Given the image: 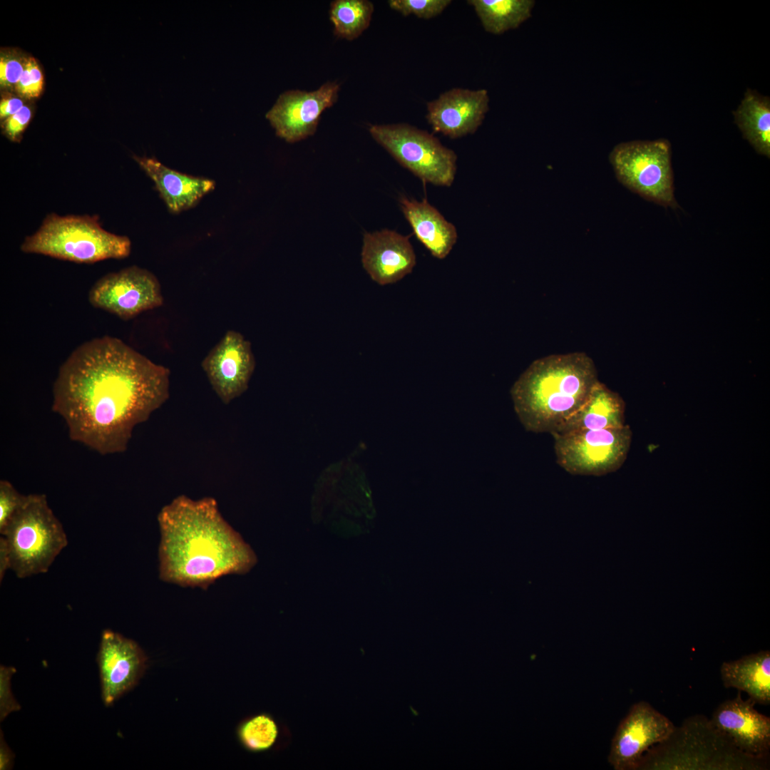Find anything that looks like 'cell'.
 Returning <instances> with one entry per match:
<instances>
[{"mask_svg":"<svg viewBox=\"0 0 770 770\" xmlns=\"http://www.w3.org/2000/svg\"><path fill=\"white\" fill-rule=\"evenodd\" d=\"M201 366L214 391L227 405L248 388L255 367L251 344L240 332L229 330Z\"/></svg>","mask_w":770,"mask_h":770,"instance_id":"11","label":"cell"},{"mask_svg":"<svg viewBox=\"0 0 770 770\" xmlns=\"http://www.w3.org/2000/svg\"><path fill=\"white\" fill-rule=\"evenodd\" d=\"M625 408L620 395L599 381L582 406L553 433L622 427Z\"/></svg>","mask_w":770,"mask_h":770,"instance_id":"19","label":"cell"},{"mask_svg":"<svg viewBox=\"0 0 770 770\" xmlns=\"http://www.w3.org/2000/svg\"><path fill=\"white\" fill-rule=\"evenodd\" d=\"M733 115L744 138L749 141L758 153L769 158V98L747 89Z\"/></svg>","mask_w":770,"mask_h":770,"instance_id":"21","label":"cell"},{"mask_svg":"<svg viewBox=\"0 0 770 770\" xmlns=\"http://www.w3.org/2000/svg\"><path fill=\"white\" fill-rule=\"evenodd\" d=\"M610 162L618 180L641 197L675 208L669 143L632 140L614 147Z\"/></svg>","mask_w":770,"mask_h":770,"instance_id":"6","label":"cell"},{"mask_svg":"<svg viewBox=\"0 0 770 770\" xmlns=\"http://www.w3.org/2000/svg\"><path fill=\"white\" fill-rule=\"evenodd\" d=\"M7 543L11 569L19 578L46 573L67 545L62 524L44 494H29L0 532Z\"/></svg>","mask_w":770,"mask_h":770,"instance_id":"5","label":"cell"},{"mask_svg":"<svg viewBox=\"0 0 770 770\" xmlns=\"http://www.w3.org/2000/svg\"><path fill=\"white\" fill-rule=\"evenodd\" d=\"M43 86V75L41 68L33 57L27 58L24 70L18 81L15 91L26 99L38 98Z\"/></svg>","mask_w":770,"mask_h":770,"instance_id":"27","label":"cell"},{"mask_svg":"<svg viewBox=\"0 0 770 770\" xmlns=\"http://www.w3.org/2000/svg\"><path fill=\"white\" fill-rule=\"evenodd\" d=\"M0 735V770L11 769L15 756L6 744L1 731Z\"/></svg>","mask_w":770,"mask_h":770,"instance_id":"32","label":"cell"},{"mask_svg":"<svg viewBox=\"0 0 770 770\" xmlns=\"http://www.w3.org/2000/svg\"><path fill=\"white\" fill-rule=\"evenodd\" d=\"M97 662L101 698L106 707L133 689L147 666V657L133 640L111 630L101 635Z\"/></svg>","mask_w":770,"mask_h":770,"instance_id":"13","label":"cell"},{"mask_svg":"<svg viewBox=\"0 0 770 770\" xmlns=\"http://www.w3.org/2000/svg\"><path fill=\"white\" fill-rule=\"evenodd\" d=\"M26 496L20 493L9 481H0V532L24 505Z\"/></svg>","mask_w":770,"mask_h":770,"instance_id":"28","label":"cell"},{"mask_svg":"<svg viewBox=\"0 0 770 770\" xmlns=\"http://www.w3.org/2000/svg\"><path fill=\"white\" fill-rule=\"evenodd\" d=\"M676 728L649 703L633 704L612 739L608 762L615 770L637 769L650 747L667 741Z\"/></svg>","mask_w":770,"mask_h":770,"instance_id":"10","label":"cell"},{"mask_svg":"<svg viewBox=\"0 0 770 770\" xmlns=\"http://www.w3.org/2000/svg\"><path fill=\"white\" fill-rule=\"evenodd\" d=\"M158 522L159 577L164 582L205 589L225 575L249 572L257 563L212 498L178 496L162 508Z\"/></svg>","mask_w":770,"mask_h":770,"instance_id":"2","label":"cell"},{"mask_svg":"<svg viewBox=\"0 0 770 770\" xmlns=\"http://www.w3.org/2000/svg\"><path fill=\"white\" fill-rule=\"evenodd\" d=\"M170 371L116 337L82 343L61 365L52 411L71 441L101 455L127 450L136 426L168 399Z\"/></svg>","mask_w":770,"mask_h":770,"instance_id":"1","label":"cell"},{"mask_svg":"<svg viewBox=\"0 0 770 770\" xmlns=\"http://www.w3.org/2000/svg\"><path fill=\"white\" fill-rule=\"evenodd\" d=\"M339 86L334 82L323 84L316 91L291 90L282 93L266 118L276 134L288 143H295L312 135L322 112L337 100Z\"/></svg>","mask_w":770,"mask_h":770,"instance_id":"12","label":"cell"},{"mask_svg":"<svg viewBox=\"0 0 770 770\" xmlns=\"http://www.w3.org/2000/svg\"><path fill=\"white\" fill-rule=\"evenodd\" d=\"M721 678L726 688L744 691L756 703L770 704V652L769 650L744 656L736 660L724 662L720 668Z\"/></svg>","mask_w":770,"mask_h":770,"instance_id":"20","label":"cell"},{"mask_svg":"<svg viewBox=\"0 0 770 770\" xmlns=\"http://www.w3.org/2000/svg\"><path fill=\"white\" fill-rule=\"evenodd\" d=\"M24 106V101L19 97L11 95L3 97L0 103L1 119L6 120L17 113Z\"/></svg>","mask_w":770,"mask_h":770,"instance_id":"31","label":"cell"},{"mask_svg":"<svg viewBox=\"0 0 770 770\" xmlns=\"http://www.w3.org/2000/svg\"><path fill=\"white\" fill-rule=\"evenodd\" d=\"M21 250L77 263L123 259L130 253L126 236L104 230L97 216L51 214L39 229L25 238Z\"/></svg>","mask_w":770,"mask_h":770,"instance_id":"4","label":"cell"},{"mask_svg":"<svg viewBox=\"0 0 770 770\" xmlns=\"http://www.w3.org/2000/svg\"><path fill=\"white\" fill-rule=\"evenodd\" d=\"M557 463L573 475L600 476L624 463L632 441L628 425L622 427L553 433Z\"/></svg>","mask_w":770,"mask_h":770,"instance_id":"8","label":"cell"},{"mask_svg":"<svg viewBox=\"0 0 770 770\" xmlns=\"http://www.w3.org/2000/svg\"><path fill=\"white\" fill-rule=\"evenodd\" d=\"M400 206L414 233L431 254L438 259L446 257L458 238L454 225L426 199L417 201L403 197Z\"/></svg>","mask_w":770,"mask_h":770,"instance_id":"18","label":"cell"},{"mask_svg":"<svg viewBox=\"0 0 770 770\" xmlns=\"http://www.w3.org/2000/svg\"><path fill=\"white\" fill-rule=\"evenodd\" d=\"M599 381L586 353L551 354L533 361L510 395L525 430L551 434L582 406Z\"/></svg>","mask_w":770,"mask_h":770,"instance_id":"3","label":"cell"},{"mask_svg":"<svg viewBox=\"0 0 770 770\" xmlns=\"http://www.w3.org/2000/svg\"><path fill=\"white\" fill-rule=\"evenodd\" d=\"M369 132L399 163L423 182L452 185L457 155L432 134L407 123L373 125Z\"/></svg>","mask_w":770,"mask_h":770,"instance_id":"7","label":"cell"},{"mask_svg":"<svg viewBox=\"0 0 770 770\" xmlns=\"http://www.w3.org/2000/svg\"><path fill=\"white\" fill-rule=\"evenodd\" d=\"M11 569V556L5 538H0V581L4 578L6 571Z\"/></svg>","mask_w":770,"mask_h":770,"instance_id":"33","label":"cell"},{"mask_svg":"<svg viewBox=\"0 0 770 770\" xmlns=\"http://www.w3.org/2000/svg\"><path fill=\"white\" fill-rule=\"evenodd\" d=\"M426 118L432 129L455 139L474 133L489 110L486 89L453 88L426 104Z\"/></svg>","mask_w":770,"mask_h":770,"instance_id":"15","label":"cell"},{"mask_svg":"<svg viewBox=\"0 0 770 770\" xmlns=\"http://www.w3.org/2000/svg\"><path fill=\"white\" fill-rule=\"evenodd\" d=\"M242 746L253 753L265 752L288 745L291 734L287 728L270 714L260 713L245 718L237 727Z\"/></svg>","mask_w":770,"mask_h":770,"instance_id":"23","label":"cell"},{"mask_svg":"<svg viewBox=\"0 0 770 770\" xmlns=\"http://www.w3.org/2000/svg\"><path fill=\"white\" fill-rule=\"evenodd\" d=\"M484 30L498 35L519 27L532 15L533 0H468Z\"/></svg>","mask_w":770,"mask_h":770,"instance_id":"22","label":"cell"},{"mask_svg":"<svg viewBox=\"0 0 770 770\" xmlns=\"http://www.w3.org/2000/svg\"><path fill=\"white\" fill-rule=\"evenodd\" d=\"M27 58L16 51H3L0 57V85L1 90L15 91L19 81Z\"/></svg>","mask_w":770,"mask_h":770,"instance_id":"26","label":"cell"},{"mask_svg":"<svg viewBox=\"0 0 770 770\" xmlns=\"http://www.w3.org/2000/svg\"><path fill=\"white\" fill-rule=\"evenodd\" d=\"M133 158L154 182L172 212H180L193 207L215 188V182L212 180L179 173L155 158L136 155Z\"/></svg>","mask_w":770,"mask_h":770,"instance_id":"17","label":"cell"},{"mask_svg":"<svg viewBox=\"0 0 770 770\" xmlns=\"http://www.w3.org/2000/svg\"><path fill=\"white\" fill-rule=\"evenodd\" d=\"M361 262L371 278L385 285L411 273L416 258L409 237L385 229L364 234Z\"/></svg>","mask_w":770,"mask_h":770,"instance_id":"16","label":"cell"},{"mask_svg":"<svg viewBox=\"0 0 770 770\" xmlns=\"http://www.w3.org/2000/svg\"><path fill=\"white\" fill-rule=\"evenodd\" d=\"M32 116L30 107L24 106L17 113L3 122L4 134L12 141H19Z\"/></svg>","mask_w":770,"mask_h":770,"instance_id":"30","label":"cell"},{"mask_svg":"<svg viewBox=\"0 0 770 770\" xmlns=\"http://www.w3.org/2000/svg\"><path fill=\"white\" fill-rule=\"evenodd\" d=\"M88 301L96 308L128 320L162 306L163 297L152 272L130 266L97 280L88 292Z\"/></svg>","mask_w":770,"mask_h":770,"instance_id":"9","label":"cell"},{"mask_svg":"<svg viewBox=\"0 0 770 770\" xmlns=\"http://www.w3.org/2000/svg\"><path fill=\"white\" fill-rule=\"evenodd\" d=\"M755 704L739 693L715 709L710 723L741 754L756 760L769 755L770 718L757 712Z\"/></svg>","mask_w":770,"mask_h":770,"instance_id":"14","label":"cell"},{"mask_svg":"<svg viewBox=\"0 0 770 770\" xmlns=\"http://www.w3.org/2000/svg\"><path fill=\"white\" fill-rule=\"evenodd\" d=\"M373 12V4L366 0L332 1L330 19L335 34L347 40L357 38L369 26Z\"/></svg>","mask_w":770,"mask_h":770,"instance_id":"24","label":"cell"},{"mask_svg":"<svg viewBox=\"0 0 770 770\" xmlns=\"http://www.w3.org/2000/svg\"><path fill=\"white\" fill-rule=\"evenodd\" d=\"M389 6L403 16L414 15L429 19L441 14L451 3L450 0H390Z\"/></svg>","mask_w":770,"mask_h":770,"instance_id":"25","label":"cell"},{"mask_svg":"<svg viewBox=\"0 0 770 770\" xmlns=\"http://www.w3.org/2000/svg\"><path fill=\"white\" fill-rule=\"evenodd\" d=\"M13 667L0 666V721L9 714L21 709L11 690V678L16 672Z\"/></svg>","mask_w":770,"mask_h":770,"instance_id":"29","label":"cell"}]
</instances>
